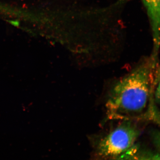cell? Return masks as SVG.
Wrapping results in <instances>:
<instances>
[{
    "label": "cell",
    "mask_w": 160,
    "mask_h": 160,
    "mask_svg": "<svg viewBox=\"0 0 160 160\" xmlns=\"http://www.w3.org/2000/svg\"><path fill=\"white\" fill-rule=\"evenodd\" d=\"M118 160H160L158 154L139 151L134 146L118 158Z\"/></svg>",
    "instance_id": "cell-4"
},
{
    "label": "cell",
    "mask_w": 160,
    "mask_h": 160,
    "mask_svg": "<svg viewBox=\"0 0 160 160\" xmlns=\"http://www.w3.org/2000/svg\"><path fill=\"white\" fill-rule=\"evenodd\" d=\"M14 9L6 5L0 4V13L6 15H12L13 13Z\"/></svg>",
    "instance_id": "cell-5"
},
{
    "label": "cell",
    "mask_w": 160,
    "mask_h": 160,
    "mask_svg": "<svg viewBox=\"0 0 160 160\" xmlns=\"http://www.w3.org/2000/svg\"><path fill=\"white\" fill-rule=\"evenodd\" d=\"M139 134L134 124L125 120L101 140L98 154L102 158H118L134 146Z\"/></svg>",
    "instance_id": "cell-2"
},
{
    "label": "cell",
    "mask_w": 160,
    "mask_h": 160,
    "mask_svg": "<svg viewBox=\"0 0 160 160\" xmlns=\"http://www.w3.org/2000/svg\"><path fill=\"white\" fill-rule=\"evenodd\" d=\"M150 20L153 36L154 55L160 46V0H142Z\"/></svg>",
    "instance_id": "cell-3"
},
{
    "label": "cell",
    "mask_w": 160,
    "mask_h": 160,
    "mask_svg": "<svg viewBox=\"0 0 160 160\" xmlns=\"http://www.w3.org/2000/svg\"><path fill=\"white\" fill-rule=\"evenodd\" d=\"M151 69V63H143L115 84L106 103L109 118L128 119L145 109L150 93Z\"/></svg>",
    "instance_id": "cell-1"
},
{
    "label": "cell",
    "mask_w": 160,
    "mask_h": 160,
    "mask_svg": "<svg viewBox=\"0 0 160 160\" xmlns=\"http://www.w3.org/2000/svg\"><path fill=\"white\" fill-rule=\"evenodd\" d=\"M158 85L155 92V99L157 102L160 104V72L158 78Z\"/></svg>",
    "instance_id": "cell-6"
}]
</instances>
